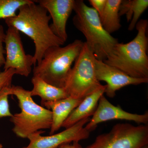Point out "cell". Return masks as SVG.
<instances>
[{
  "mask_svg": "<svg viewBox=\"0 0 148 148\" xmlns=\"http://www.w3.org/2000/svg\"><path fill=\"white\" fill-rule=\"evenodd\" d=\"M83 99L69 96L61 100L41 103L42 106L50 110L52 112V124L50 129V135L54 134L62 127L64 122Z\"/></svg>",
  "mask_w": 148,
  "mask_h": 148,
  "instance_id": "4fadbf2b",
  "label": "cell"
},
{
  "mask_svg": "<svg viewBox=\"0 0 148 148\" xmlns=\"http://www.w3.org/2000/svg\"><path fill=\"white\" fill-rule=\"evenodd\" d=\"M148 7V0H125L122 1L119 8L120 16L125 15L128 22L130 21L128 30L135 27L139 18Z\"/></svg>",
  "mask_w": 148,
  "mask_h": 148,
  "instance_id": "e0dca14e",
  "label": "cell"
},
{
  "mask_svg": "<svg viewBox=\"0 0 148 148\" xmlns=\"http://www.w3.org/2000/svg\"><path fill=\"white\" fill-rule=\"evenodd\" d=\"M95 75L97 79L107 83L105 93L109 98L115 96L117 90L127 86L147 83L148 78H136L128 75L115 67L95 59Z\"/></svg>",
  "mask_w": 148,
  "mask_h": 148,
  "instance_id": "8fae6325",
  "label": "cell"
},
{
  "mask_svg": "<svg viewBox=\"0 0 148 148\" xmlns=\"http://www.w3.org/2000/svg\"><path fill=\"white\" fill-rule=\"evenodd\" d=\"M141 148H148V145H147L145 146L144 147H143Z\"/></svg>",
  "mask_w": 148,
  "mask_h": 148,
  "instance_id": "cb8c5ba5",
  "label": "cell"
},
{
  "mask_svg": "<svg viewBox=\"0 0 148 148\" xmlns=\"http://www.w3.org/2000/svg\"><path fill=\"white\" fill-rule=\"evenodd\" d=\"M95 59L92 51L85 42L64 87L69 96L84 99L103 87L95 75Z\"/></svg>",
  "mask_w": 148,
  "mask_h": 148,
  "instance_id": "8992f818",
  "label": "cell"
},
{
  "mask_svg": "<svg viewBox=\"0 0 148 148\" xmlns=\"http://www.w3.org/2000/svg\"><path fill=\"white\" fill-rule=\"evenodd\" d=\"M51 19L46 10L34 1L22 6L15 16L4 19L8 27L16 28L33 40L36 65L40 62L49 48L61 46L65 43L51 31L49 24Z\"/></svg>",
  "mask_w": 148,
  "mask_h": 148,
  "instance_id": "6da1fadb",
  "label": "cell"
},
{
  "mask_svg": "<svg viewBox=\"0 0 148 148\" xmlns=\"http://www.w3.org/2000/svg\"><path fill=\"white\" fill-rule=\"evenodd\" d=\"M10 87L5 88L0 91V119L11 117L13 115L10 112L9 104Z\"/></svg>",
  "mask_w": 148,
  "mask_h": 148,
  "instance_id": "d6986e66",
  "label": "cell"
},
{
  "mask_svg": "<svg viewBox=\"0 0 148 148\" xmlns=\"http://www.w3.org/2000/svg\"><path fill=\"white\" fill-rule=\"evenodd\" d=\"M90 118L85 119L64 131L49 136L41 135L44 131H38L28 137L30 143L27 147L22 148H58L66 143L79 142L89 138L90 132L86 129V125Z\"/></svg>",
  "mask_w": 148,
  "mask_h": 148,
  "instance_id": "9c48e42d",
  "label": "cell"
},
{
  "mask_svg": "<svg viewBox=\"0 0 148 148\" xmlns=\"http://www.w3.org/2000/svg\"><path fill=\"white\" fill-rule=\"evenodd\" d=\"M122 1L106 0L104 10L99 15L103 28L110 34L117 32L121 28L119 11Z\"/></svg>",
  "mask_w": 148,
  "mask_h": 148,
  "instance_id": "2e32d148",
  "label": "cell"
},
{
  "mask_svg": "<svg viewBox=\"0 0 148 148\" xmlns=\"http://www.w3.org/2000/svg\"><path fill=\"white\" fill-rule=\"evenodd\" d=\"M73 18L74 26L83 34L86 43L97 60L104 61L110 55L119 42L103 28L98 12L82 0H75Z\"/></svg>",
  "mask_w": 148,
  "mask_h": 148,
  "instance_id": "3957f363",
  "label": "cell"
},
{
  "mask_svg": "<svg viewBox=\"0 0 148 148\" xmlns=\"http://www.w3.org/2000/svg\"><path fill=\"white\" fill-rule=\"evenodd\" d=\"M31 0H0V19H5L15 16L22 6L32 1Z\"/></svg>",
  "mask_w": 148,
  "mask_h": 148,
  "instance_id": "ac0fdd59",
  "label": "cell"
},
{
  "mask_svg": "<svg viewBox=\"0 0 148 148\" xmlns=\"http://www.w3.org/2000/svg\"><path fill=\"white\" fill-rule=\"evenodd\" d=\"M10 95L16 96L21 110L12 115L10 119L13 124L12 131L16 136L28 138L30 135L42 130L50 129L51 111L35 103L30 90L19 86H12L10 87Z\"/></svg>",
  "mask_w": 148,
  "mask_h": 148,
  "instance_id": "5b68a950",
  "label": "cell"
},
{
  "mask_svg": "<svg viewBox=\"0 0 148 148\" xmlns=\"http://www.w3.org/2000/svg\"><path fill=\"white\" fill-rule=\"evenodd\" d=\"M6 33L4 29L1 24H0V69L4 66L5 62V49L3 47V43L5 40Z\"/></svg>",
  "mask_w": 148,
  "mask_h": 148,
  "instance_id": "44dd1931",
  "label": "cell"
},
{
  "mask_svg": "<svg viewBox=\"0 0 148 148\" xmlns=\"http://www.w3.org/2000/svg\"><path fill=\"white\" fill-rule=\"evenodd\" d=\"M106 88V85H103V87L86 97L71 113L64 122L62 127L65 129L69 128L79 121L93 115L100 98L105 93Z\"/></svg>",
  "mask_w": 148,
  "mask_h": 148,
  "instance_id": "5bb4252c",
  "label": "cell"
},
{
  "mask_svg": "<svg viewBox=\"0 0 148 148\" xmlns=\"http://www.w3.org/2000/svg\"><path fill=\"white\" fill-rule=\"evenodd\" d=\"M114 119L125 120L135 122L138 124H147L148 122V112L147 111L142 114L128 112L119 106H114L103 95L99 100L92 117L85 127L90 132L94 130L99 123Z\"/></svg>",
  "mask_w": 148,
  "mask_h": 148,
  "instance_id": "30bf717a",
  "label": "cell"
},
{
  "mask_svg": "<svg viewBox=\"0 0 148 148\" xmlns=\"http://www.w3.org/2000/svg\"><path fill=\"white\" fill-rule=\"evenodd\" d=\"M84 42L76 40L68 45L49 48L39 64L33 69V76L53 86L64 88L72 65L79 55Z\"/></svg>",
  "mask_w": 148,
  "mask_h": 148,
  "instance_id": "277c9868",
  "label": "cell"
},
{
  "mask_svg": "<svg viewBox=\"0 0 148 148\" xmlns=\"http://www.w3.org/2000/svg\"><path fill=\"white\" fill-rule=\"evenodd\" d=\"M148 27L147 19H140L135 26L138 34L134 39L118 43L103 62L132 77L148 78Z\"/></svg>",
  "mask_w": 148,
  "mask_h": 148,
  "instance_id": "7a4b0ae2",
  "label": "cell"
},
{
  "mask_svg": "<svg viewBox=\"0 0 148 148\" xmlns=\"http://www.w3.org/2000/svg\"><path fill=\"white\" fill-rule=\"evenodd\" d=\"M88 1L99 15H101L105 8L106 0H89Z\"/></svg>",
  "mask_w": 148,
  "mask_h": 148,
  "instance_id": "7402d4cb",
  "label": "cell"
},
{
  "mask_svg": "<svg viewBox=\"0 0 148 148\" xmlns=\"http://www.w3.org/2000/svg\"><path fill=\"white\" fill-rule=\"evenodd\" d=\"M33 88L30 90L32 96H38L41 99V103L61 100L69 97L64 88L53 86L39 77L33 76L32 79Z\"/></svg>",
  "mask_w": 148,
  "mask_h": 148,
  "instance_id": "9a60e30c",
  "label": "cell"
},
{
  "mask_svg": "<svg viewBox=\"0 0 148 148\" xmlns=\"http://www.w3.org/2000/svg\"><path fill=\"white\" fill-rule=\"evenodd\" d=\"M148 145V126L117 123L110 132L98 135L84 148H141Z\"/></svg>",
  "mask_w": 148,
  "mask_h": 148,
  "instance_id": "52a82bcc",
  "label": "cell"
},
{
  "mask_svg": "<svg viewBox=\"0 0 148 148\" xmlns=\"http://www.w3.org/2000/svg\"><path fill=\"white\" fill-rule=\"evenodd\" d=\"M15 75L16 72L12 69L0 72V91L5 88L12 86V79Z\"/></svg>",
  "mask_w": 148,
  "mask_h": 148,
  "instance_id": "ffe728a7",
  "label": "cell"
},
{
  "mask_svg": "<svg viewBox=\"0 0 148 148\" xmlns=\"http://www.w3.org/2000/svg\"><path fill=\"white\" fill-rule=\"evenodd\" d=\"M58 148H84L81 145H80L79 142H75L71 143H66L61 145Z\"/></svg>",
  "mask_w": 148,
  "mask_h": 148,
  "instance_id": "603a6c76",
  "label": "cell"
},
{
  "mask_svg": "<svg viewBox=\"0 0 148 148\" xmlns=\"http://www.w3.org/2000/svg\"><path fill=\"white\" fill-rule=\"evenodd\" d=\"M6 33V57L4 71L14 69L16 75L28 77L36 63L34 56L25 53L21 40L20 32L14 27H8Z\"/></svg>",
  "mask_w": 148,
  "mask_h": 148,
  "instance_id": "ba28073f",
  "label": "cell"
},
{
  "mask_svg": "<svg viewBox=\"0 0 148 148\" xmlns=\"http://www.w3.org/2000/svg\"><path fill=\"white\" fill-rule=\"evenodd\" d=\"M35 3L45 9L49 13L52 24L50 25L53 34L66 42L68 39L66 24L73 10L75 0H38Z\"/></svg>",
  "mask_w": 148,
  "mask_h": 148,
  "instance_id": "7c38bea8",
  "label": "cell"
}]
</instances>
